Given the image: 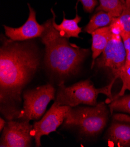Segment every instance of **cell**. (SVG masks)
Here are the masks:
<instances>
[{"label":"cell","mask_w":130,"mask_h":147,"mask_svg":"<svg viewBox=\"0 0 130 147\" xmlns=\"http://www.w3.org/2000/svg\"><path fill=\"white\" fill-rule=\"evenodd\" d=\"M40 57L32 43L9 39L0 49V99L1 105L21 101L24 87L36 73Z\"/></svg>","instance_id":"cell-1"},{"label":"cell","mask_w":130,"mask_h":147,"mask_svg":"<svg viewBox=\"0 0 130 147\" xmlns=\"http://www.w3.org/2000/svg\"><path fill=\"white\" fill-rule=\"evenodd\" d=\"M41 42L45 46V63L55 74L61 77L74 75L89 54V49L71 43L61 36L53 25V18L46 22Z\"/></svg>","instance_id":"cell-2"},{"label":"cell","mask_w":130,"mask_h":147,"mask_svg":"<svg viewBox=\"0 0 130 147\" xmlns=\"http://www.w3.org/2000/svg\"><path fill=\"white\" fill-rule=\"evenodd\" d=\"M114 82L115 80H111L109 84L97 89L89 80L81 81L70 86H66L63 82L59 85L54 102L71 107H75L79 105L95 106L97 105V98L100 93L106 95L111 101L113 98L111 89Z\"/></svg>","instance_id":"cell-3"},{"label":"cell","mask_w":130,"mask_h":147,"mask_svg":"<svg viewBox=\"0 0 130 147\" xmlns=\"http://www.w3.org/2000/svg\"><path fill=\"white\" fill-rule=\"evenodd\" d=\"M109 111L105 102L95 106L72 107L63 123L65 127H77L81 133L88 137L99 134L107 125Z\"/></svg>","instance_id":"cell-4"},{"label":"cell","mask_w":130,"mask_h":147,"mask_svg":"<svg viewBox=\"0 0 130 147\" xmlns=\"http://www.w3.org/2000/svg\"><path fill=\"white\" fill-rule=\"evenodd\" d=\"M55 89L50 84L26 91L23 94V109L19 111L17 119L29 121L40 120L49 102L55 100Z\"/></svg>","instance_id":"cell-5"},{"label":"cell","mask_w":130,"mask_h":147,"mask_svg":"<svg viewBox=\"0 0 130 147\" xmlns=\"http://www.w3.org/2000/svg\"><path fill=\"white\" fill-rule=\"evenodd\" d=\"M126 51L119 33H113L105 50L96 59L95 66L103 69L111 76V80L120 79L126 61Z\"/></svg>","instance_id":"cell-6"},{"label":"cell","mask_w":130,"mask_h":147,"mask_svg":"<svg viewBox=\"0 0 130 147\" xmlns=\"http://www.w3.org/2000/svg\"><path fill=\"white\" fill-rule=\"evenodd\" d=\"M71 108L68 106H60L54 102L41 119L34 123L31 134L35 138L36 146H41V137L48 136L55 131L58 127L63 124Z\"/></svg>","instance_id":"cell-7"},{"label":"cell","mask_w":130,"mask_h":147,"mask_svg":"<svg viewBox=\"0 0 130 147\" xmlns=\"http://www.w3.org/2000/svg\"><path fill=\"white\" fill-rule=\"evenodd\" d=\"M20 120V121L9 120L7 123L3 131L0 146H31L33 138L31 132L33 125L30 124L29 120Z\"/></svg>","instance_id":"cell-8"},{"label":"cell","mask_w":130,"mask_h":147,"mask_svg":"<svg viewBox=\"0 0 130 147\" xmlns=\"http://www.w3.org/2000/svg\"><path fill=\"white\" fill-rule=\"evenodd\" d=\"M29 15L26 22L19 28H11L4 25L6 36L13 41H25L36 38H41L46 29L44 23L40 25L36 20V13L28 4Z\"/></svg>","instance_id":"cell-9"},{"label":"cell","mask_w":130,"mask_h":147,"mask_svg":"<svg viewBox=\"0 0 130 147\" xmlns=\"http://www.w3.org/2000/svg\"><path fill=\"white\" fill-rule=\"evenodd\" d=\"M108 141L120 147L130 146V124L114 121L107 131Z\"/></svg>","instance_id":"cell-10"},{"label":"cell","mask_w":130,"mask_h":147,"mask_svg":"<svg viewBox=\"0 0 130 147\" xmlns=\"http://www.w3.org/2000/svg\"><path fill=\"white\" fill-rule=\"evenodd\" d=\"M92 69L95 66V63L96 59L102 53L107 43L113 35L111 26H105L99 28L92 34Z\"/></svg>","instance_id":"cell-11"},{"label":"cell","mask_w":130,"mask_h":147,"mask_svg":"<svg viewBox=\"0 0 130 147\" xmlns=\"http://www.w3.org/2000/svg\"><path fill=\"white\" fill-rule=\"evenodd\" d=\"M51 12L53 13V26L61 36L67 39L71 37L80 38L79 35L82 32V28L79 26L78 24L81 21V17L78 16L77 11L75 17L72 20L66 19L64 12L63 20L60 24H57L55 22V15L53 9H51Z\"/></svg>","instance_id":"cell-12"},{"label":"cell","mask_w":130,"mask_h":147,"mask_svg":"<svg viewBox=\"0 0 130 147\" xmlns=\"http://www.w3.org/2000/svg\"><path fill=\"white\" fill-rule=\"evenodd\" d=\"M120 35L123 40L126 51V61L120 77V79L123 82L122 88L119 94L113 97V99L124 95L125 92L127 90L130 91V35L122 32Z\"/></svg>","instance_id":"cell-13"},{"label":"cell","mask_w":130,"mask_h":147,"mask_svg":"<svg viewBox=\"0 0 130 147\" xmlns=\"http://www.w3.org/2000/svg\"><path fill=\"white\" fill-rule=\"evenodd\" d=\"M114 18L115 17L109 12L104 11H96L85 27L84 31L91 34L99 28L109 26Z\"/></svg>","instance_id":"cell-14"},{"label":"cell","mask_w":130,"mask_h":147,"mask_svg":"<svg viewBox=\"0 0 130 147\" xmlns=\"http://www.w3.org/2000/svg\"><path fill=\"white\" fill-rule=\"evenodd\" d=\"M110 110L130 114V94L123 95L121 97L111 100L110 101ZM114 119L117 121L130 123V117L125 115L118 114L114 116Z\"/></svg>","instance_id":"cell-15"},{"label":"cell","mask_w":130,"mask_h":147,"mask_svg":"<svg viewBox=\"0 0 130 147\" xmlns=\"http://www.w3.org/2000/svg\"><path fill=\"white\" fill-rule=\"evenodd\" d=\"M99 5L96 11H104L110 13L115 18H117L121 14L124 4L120 0H99Z\"/></svg>","instance_id":"cell-16"},{"label":"cell","mask_w":130,"mask_h":147,"mask_svg":"<svg viewBox=\"0 0 130 147\" xmlns=\"http://www.w3.org/2000/svg\"><path fill=\"white\" fill-rule=\"evenodd\" d=\"M118 18L123 26V31L130 35V10L124 5L123 12Z\"/></svg>","instance_id":"cell-17"},{"label":"cell","mask_w":130,"mask_h":147,"mask_svg":"<svg viewBox=\"0 0 130 147\" xmlns=\"http://www.w3.org/2000/svg\"><path fill=\"white\" fill-rule=\"evenodd\" d=\"M78 1L81 3L84 11L89 13L92 12L95 8L98 5L97 0H78Z\"/></svg>","instance_id":"cell-18"},{"label":"cell","mask_w":130,"mask_h":147,"mask_svg":"<svg viewBox=\"0 0 130 147\" xmlns=\"http://www.w3.org/2000/svg\"><path fill=\"white\" fill-rule=\"evenodd\" d=\"M6 124H7V123L5 122V121L3 118L0 119V131H3V129L5 127Z\"/></svg>","instance_id":"cell-19"},{"label":"cell","mask_w":130,"mask_h":147,"mask_svg":"<svg viewBox=\"0 0 130 147\" xmlns=\"http://www.w3.org/2000/svg\"><path fill=\"white\" fill-rule=\"evenodd\" d=\"M124 5L127 9L130 10V0H125V3Z\"/></svg>","instance_id":"cell-20"},{"label":"cell","mask_w":130,"mask_h":147,"mask_svg":"<svg viewBox=\"0 0 130 147\" xmlns=\"http://www.w3.org/2000/svg\"><path fill=\"white\" fill-rule=\"evenodd\" d=\"M121 1V2L124 5L125 4V0H120Z\"/></svg>","instance_id":"cell-21"}]
</instances>
